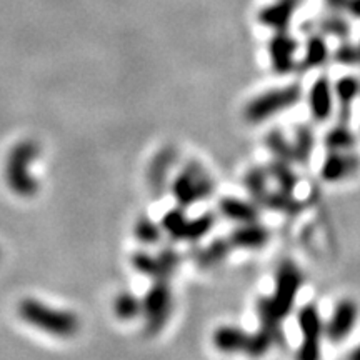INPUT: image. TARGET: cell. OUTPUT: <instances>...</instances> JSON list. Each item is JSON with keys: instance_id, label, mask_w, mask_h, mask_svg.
Instances as JSON below:
<instances>
[{"instance_id": "6da1fadb", "label": "cell", "mask_w": 360, "mask_h": 360, "mask_svg": "<svg viewBox=\"0 0 360 360\" xmlns=\"http://www.w3.org/2000/svg\"><path fill=\"white\" fill-rule=\"evenodd\" d=\"M304 283V276L299 267L290 260L278 265L276 276V289L272 297L257 300V315L260 326L277 327L294 309L295 299Z\"/></svg>"}, {"instance_id": "7a4b0ae2", "label": "cell", "mask_w": 360, "mask_h": 360, "mask_svg": "<svg viewBox=\"0 0 360 360\" xmlns=\"http://www.w3.org/2000/svg\"><path fill=\"white\" fill-rule=\"evenodd\" d=\"M19 315L27 323L40 328V330L49 332L51 335L74 337L79 330L77 315L67 312V310L51 309L39 300L25 299L19 305Z\"/></svg>"}, {"instance_id": "3957f363", "label": "cell", "mask_w": 360, "mask_h": 360, "mask_svg": "<svg viewBox=\"0 0 360 360\" xmlns=\"http://www.w3.org/2000/svg\"><path fill=\"white\" fill-rule=\"evenodd\" d=\"M40 148L34 141L19 142L12 148L6 164V180L17 195L32 197L39 191V182L30 174V165L37 159Z\"/></svg>"}, {"instance_id": "277c9868", "label": "cell", "mask_w": 360, "mask_h": 360, "mask_svg": "<svg viewBox=\"0 0 360 360\" xmlns=\"http://www.w3.org/2000/svg\"><path fill=\"white\" fill-rule=\"evenodd\" d=\"M300 98H302V89L297 84L270 89L247 103L244 115L247 122L260 124L270 117L292 109Z\"/></svg>"}, {"instance_id": "5b68a950", "label": "cell", "mask_w": 360, "mask_h": 360, "mask_svg": "<svg viewBox=\"0 0 360 360\" xmlns=\"http://www.w3.org/2000/svg\"><path fill=\"white\" fill-rule=\"evenodd\" d=\"M172 307L174 297L169 281H155L154 285L148 289L146 299L142 300V312L146 315V332L148 335H154L164 328L172 314Z\"/></svg>"}, {"instance_id": "8992f818", "label": "cell", "mask_w": 360, "mask_h": 360, "mask_svg": "<svg viewBox=\"0 0 360 360\" xmlns=\"http://www.w3.org/2000/svg\"><path fill=\"white\" fill-rule=\"evenodd\" d=\"M297 326H299L302 344L299 349V357L304 360H314L321 357V339L323 337L326 322L314 304L304 305L297 312Z\"/></svg>"}, {"instance_id": "52a82bcc", "label": "cell", "mask_w": 360, "mask_h": 360, "mask_svg": "<svg viewBox=\"0 0 360 360\" xmlns=\"http://www.w3.org/2000/svg\"><path fill=\"white\" fill-rule=\"evenodd\" d=\"M359 305L352 299H340L332 309L330 317L323 327V337L330 340L332 344H340L352 334L357 326Z\"/></svg>"}, {"instance_id": "ba28073f", "label": "cell", "mask_w": 360, "mask_h": 360, "mask_svg": "<svg viewBox=\"0 0 360 360\" xmlns=\"http://www.w3.org/2000/svg\"><path fill=\"white\" fill-rule=\"evenodd\" d=\"M360 170V157L354 150H328L321 165V177L326 182H342Z\"/></svg>"}, {"instance_id": "9c48e42d", "label": "cell", "mask_w": 360, "mask_h": 360, "mask_svg": "<svg viewBox=\"0 0 360 360\" xmlns=\"http://www.w3.org/2000/svg\"><path fill=\"white\" fill-rule=\"evenodd\" d=\"M297 51H299V44L287 30L276 32L269 42V57L274 70L277 74H287L294 70L299 65Z\"/></svg>"}, {"instance_id": "30bf717a", "label": "cell", "mask_w": 360, "mask_h": 360, "mask_svg": "<svg viewBox=\"0 0 360 360\" xmlns=\"http://www.w3.org/2000/svg\"><path fill=\"white\" fill-rule=\"evenodd\" d=\"M309 110L315 122H326L335 110L334 84L326 75H321L309 89Z\"/></svg>"}, {"instance_id": "8fae6325", "label": "cell", "mask_w": 360, "mask_h": 360, "mask_svg": "<svg viewBox=\"0 0 360 360\" xmlns=\"http://www.w3.org/2000/svg\"><path fill=\"white\" fill-rule=\"evenodd\" d=\"M335 114L339 122H349L354 103L360 97V80L355 75H344L334 84Z\"/></svg>"}, {"instance_id": "7c38bea8", "label": "cell", "mask_w": 360, "mask_h": 360, "mask_svg": "<svg viewBox=\"0 0 360 360\" xmlns=\"http://www.w3.org/2000/svg\"><path fill=\"white\" fill-rule=\"evenodd\" d=\"M175 162H177V150L174 147L162 148L159 154L155 155V159L152 160L147 177L148 186H150V191L154 192V195H162L165 192L169 170L174 167Z\"/></svg>"}, {"instance_id": "4fadbf2b", "label": "cell", "mask_w": 360, "mask_h": 360, "mask_svg": "<svg viewBox=\"0 0 360 360\" xmlns=\"http://www.w3.org/2000/svg\"><path fill=\"white\" fill-rule=\"evenodd\" d=\"M219 210L224 217L233 220L238 224H249V222H257L260 217L259 204H255L254 200H242L237 197H224L219 202Z\"/></svg>"}, {"instance_id": "5bb4252c", "label": "cell", "mask_w": 360, "mask_h": 360, "mask_svg": "<svg viewBox=\"0 0 360 360\" xmlns=\"http://www.w3.org/2000/svg\"><path fill=\"white\" fill-rule=\"evenodd\" d=\"M270 233L264 225L259 222H249L240 224L236 231L231 233L229 240H231L232 247H238V249H260L269 242Z\"/></svg>"}, {"instance_id": "9a60e30c", "label": "cell", "mask_w": 360, "mask_h": 360, "mask_svg": "<svg viewBox=\"0 0 360 360\" xmlns=\"http://www.w3.org/2000/svg\"><path fill=\"white\" fill-rule=\"evenodd\" d=\"M294 12L295 7L290 6L289 2H285V0H277V2L270 4V6L264 7L262 11H260L259 20L260 24H264L265 27H270V29H274L276 32H281V30L289 29Z\"/></svg>"}, {"instance_id": "2e32d148", "label": "cell", "mask_w": 360, "mask_h": 360, "mask_svg": "<svg viewBox=\"0 0 360 360\" xmlns=\"http://www.w3.org/2000/svg\"><path fill=\"white\" fill-rule=\"evenodd\" d=\"M328 56H330V51H328L326 35L321 32H310L305 40V51L299 60V65L302 69H317L326 64Z\"/></svg>"}, {"instance_id": "e0dca14e", "label": "cell", "mask_w": 360, "mask_h": 360, "mask_svg": "<svg viewBox=\"0 0 360 360\" xmlns=\"http://www.w3.org/2000/svg\"><path fill=\"white\" fill-rule=\"evenodd\" d=\"M249 334L242 328L233 326H224L217 328L214 334V344L220 352L233 354V352H245Z\"/></svg>"}, {"instance_id": "ac0fdd59", "label": "cell", "mask_w": 360, "mask_h": 360, "mask_svg": "<svg viewBox=\"0 0 360 360\" xmlns=\"http://www.w3.org/2000/svg\"><path fill=\"white\" fill-rule=\"evenodd\" d=\"M260 205H265L267 209L274 210V212L289 215V217H295L304 209V204L299 199H295L294 192L282 191V188H277L274 192L269 191Z\"/></svg>"}, {"instance_id": "d6986e66", "label": "cell", "mask_w": 360, "mask_h": 360, "mask_svg": "<svg viewBox=\"0 0 360 360\" xmlns=\"http://www.w3.org/2000/svg\"><path fill=\"white\" fill-rule=\"evenodd\" d=\"M231 250L232 244L229 238H217V240H214L212 244L205 247V249L193 250L192 257L199 267L207 269L224 262V260L229 257V254H231Z\"/></svg>"}, {"instance_id": "ffe728a7", "label": "cell", "mask_w": 360, "mask_h": 360, "mask_svg": "<svg viewBox=\"0 0 360 360\" xmlns=\"http://www.w3.org/2000/svg\"><path fill=\"white\" fill-rule=\"evenodd\" d=\"M294 164H307L315 150V135L309 125H297L292 135Z\"/></svg>"}, {"instance_id": "44dd1931", "label": "cell", "mask_w": 360, "mask_h": 360, "mask_svg": "<svg viewBox=\"0 0 360 360\" xmlns=\"http://www.w3.org/2000/svg\"><path fill=\"white\" fill-rule=\"evenodd\" d=\"M327 150H354L357 146V135L350 129L349 122H339L326 134L323 139Z\"/></svg>"}, {"instance_id": "7402d4cb", "label": "cell", "mask_w": 360, "mask_h": 360, "mask_svg": "<svg viewBox=\"0 0 360 360\" xmlns=\"http://www.w3.org/2000/svg\"><path fill=\"white\" fill-rule=\"evenodd\" d=\"M269 177L276 180L278 188L287 192H294L297 188V184H299V175L295 174V170L292 169V162L281 160V159H272L267 164Z\"/></svg>"}, {"instance_id": "603a6c76", "label": "cell", "mask_w": 360, "mask_h": 360, "mask_svg": "<svg viewBox=\"0 0 360 360\" xmlns=\"http://www.w3.org/2000/svg\"><path fill=\"white\" fill-rule=\"evenodd\" d=\"M315 29L323 35H330L339 40H345L350 34L349 20L342 15V12H330L315 22Z\"/></svg>"}, {"instance_id": "cb8c5ba5", "label": "cell", "mask_w": 360, "mask_h": 360, "mask_svg": "<svg viewBox=\"0 0 360 360\" xmlns=\"http://www.w3.org/2000/svg\"><path fill=\"white\" fill-rule=\"evenodd\" d=\"M172 191L180 207H191L192 204H195L197 200H200L199 188H197L195 182H193V179L191 177V174H188L187 170H184V172L174 180Z\"/></svg>"}, {"instance_id": "d4e9b609", "label": "cell", "mask_w": 360, "mask_h": 360, "mask_svg": "<svg viewBox=\"0 0 360 360\" xmlns=\"http://www.w3.org/2000/svg\"><path fill=\"white\" fill-rule=\"evenodd\" d=\"M269 174L265 169H260V167H254L250 169L249 172H247L245 179H244V184H245V188L247 192L250 193L252 200L255 202V204H262L264 197L267 195L269 192Z\"/></svg>"}, {"instance_id": "484cf974", "label": "cell", "mask_w": 360, "mask_h": 360, "mask_svg": "<svg viewBox=\"0 0 360 360\" xmlns=\"http://www.w3.org/2000/svg\"><path fill=\"white\" fill-rule=\"evenodd\" d=\"M265 146L270 150V154L274 155V159L287 160L294 164V152H292V141L287 139V135L282 130H270L265 137Z\"/></svg>"}, {"instance_id": "4316f807", "label": "cell", "mask_w": 360, "mask_h": 360, "mask_svg": "<svg viewBox=\"0 0 360 360\" xmlns=\"http://www.w3.org/2000/svg\"><path fill=\"white\" fill-rule=\"evenodd\" d=\"M188 174H191V177L193 179V182H195L197 188H199V193H200V200L207 199V197H210L215 191V184L212 177H210L209 172L202 167V165L199 164V162L195 160H191L187 162L186 169Z\"/></svg>"}, {"instance_id": "83f0119b", "label": "cell", "mask_w": 360, "mask_h": 360, "mask_svg": "<svg viewBox=\"0 0 360 360\" xmlns=\"http://www.w3.org/2000/svg\"><path fill=\"white\" fill-rule=\"evenodd\" d=\"M187 222L188 219L186 217L182 209H172L164 215V219H162V229H164L174 240H184Z\"/></svg>"}, {"instance_id": "f1b7e54d", "label": "cell", "mask_w": 360, "mask_h": 360, "mask_svg": "<svg viewBox=\"0 0 360 360\" xmlns=\"http://www.w3.org/2000/svg\"><path fill=\"white\" fill-rule=\"evenodd\" d=\"M114 312L122 321H130V319L137 317L142 312V300H139L137 297L129 294V292H124L115 299Z\"/></svg>"}, {"instance_id": "f546056e", "label": "cell", "mask_w": 360, "mask_h": 360, "mask_svg": "<svg viewBox=\"0 0 360 360\" xmlns=\"http://www.w3.org/2000/svg\"><path fill=\"white\" fill-rule=\"evenodd\" d=\"M214 224H215V215L212 214H204L200 215V217L188 220L184 240H188V242L199 240V238H202L210 232V229L214 227Z\"/></svg>"}, {"instance_id": "4dcf8cb0", "label": "cell", "mask_w": 360, "mask_h": 360, "mask_svg": "<svg viewBox=\"0 0 360 360\" xmlns=\"http://www.w3.org/2000/svg\"><path fill=\"white\" fill-rule=\"evenodd\" d=\"M162 225L155 224L154 220L142 217L139 219V222L135 224V236L143 244H155V242L160 240L162 237Z\"/></svg>"}, {"instance_id": "1f68e13d", "label": "cell", "mask_w": 360, "mask_h": 360, "mask_svg": "<svg viewBox=\"0 0 360 360\" xmlns=\"http://www.w3.org/2000/svg\"><path fill=\"white\" fill-rule=\"evenodd\" d=\"M159 265H160V276L157 281H169V277L172 274L177 272L180 265V255L175 249H170V247H165L162 249L159 257Z\"/></svg>"}, {"instance_id": "d6a6232c", "label": "cell", "mask_w": 360, "mask_h": 360, "mask_svg": "<svg viewBox=\"0 0 360 360\" xmlns=\"http://www.w3.org/2000/svg\"><path fill=\"white\" fill-rule=\"evenodd\" d=\"M334 58L342 65H360V51L357 44L349 42L347 39L340 40V44L337 45L334 51Z\"/></svg>"}, {"instance_id": "836d02e7", "label": "cell", "mask_w": 360, "mask_h": 360, "mask_svg": "<svg viewBox=\"0 0 360 360\" xmlns=\"http://www.w3.org/2000/svg\"><path fill=\"white\" fill-rule=\"evenodd\" d=\"M132 265L139 272L146 274L148 277H154L155 281L160 276V265L159 259L152 257V255L143 254V252H137V254L132 257Z\"/></svg>"}, {"instance_id": "e575fe53", "label": "cell", "mask_w": 360, "mask_h": 360, "mask_svg": "<svg viewBox=\"0 0 360 360\" xmlns=\"http://www.w3.org/2000/svg\"><path fill=\"white\" fill-rule=\"evenodd\" d=\"M344 12L354 19H360V0H347Z\"/></svg>"}, {"instance_id": "d590c367", "label": "cell", "mask_w": 360, "mask_h": 360, "mask_svg": "<svg viewBox=\"0 0 360 360\" xmlns=\"http://www.w3.org/2000/svg\"><path fill=\"white\" fill-rule=\"evenodd\" d=\"M327 8L330 12H342L344 13L345 6H347V0H323Z\"/></svg>"}, {"instance_id": "8d00e7d4", "label": "cell", "mask_w": 360, "mask_h": 360, "mask_svg": "<svg viewBox=\"0 0 360 360\" xmlns=\"http://www.w3.org/2000/svg\"><path fill=\"white\" fill-rule=\"evenodd\" d=\"M349 359H354V360H360V345L359 347H355L352 352L349 354Z\"/></svg>"}, {"instance_id": "74e56055", "label": "cell", "mask_w": 360, "mask_h": 360, "mask_svg": "<svg viewBox=\"0 0 360 360\" xmlns=\"http://www.w3.org/2000/svg\"><path fill=\"white\" fill-rule=\"evenodd\" d=\"M285 2H289L290 6H294V7L297 8V7H300V6H302V2H304V0H285Z\"/></svg>"}, {"instance_id": "f35d334b", "label": "cell", "mask_w": 360, "mask_h": 360, "mask_svg": "<svg viewBox=\"0 0 360 360\" xmlns=\"http://www.w3.org/2000/svg\"><path fill=\"white\" fill-rule=\"evenodd\" d=\"M357 47H359V51H360V40H359V44H357Z\"/></svg>"}]
</instances>
